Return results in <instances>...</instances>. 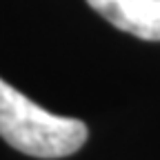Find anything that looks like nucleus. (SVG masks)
<instances>
[{
    "label": "nucleus",
    "mask_w": 160,
    "mask_h": 160,
    "mask_svg": "<svg viewBox=\"0 0 160 160\" xmlns=\"http://www.w3.org/2000/svg\"><path fill=\"white\" fill-rule=\"evenodd\" d=\"M87 125L56 116L0 78V138L33 158H65L87 140Z\"/></svg>",
    "instance_id": "f257e3e1"
},
{
    "label": "nucleus",
    "mask_w": 160,
    "mask_h": 160,
    "mask_svg": "<svg viewBox=\"0 0 160 160\" xmlns=\"http://www.w3.org/2000/svg\"><path fill=\"white\" fill-rule=\"evenodd\" d=\"M107 22L142 40H160V0H87Z\"/></svg>",
    "instance_id": "f03ea898"
}]
</instances>
